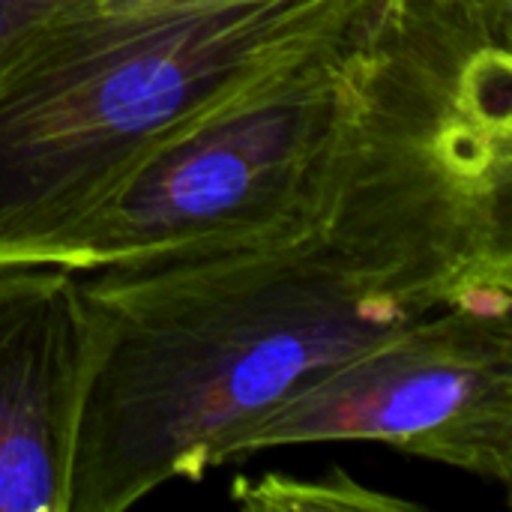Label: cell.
<instances>
[{"instance_id":"obj_1","label":"cell","mask_w":512,"mask_h":512,"mask_svg":"<svg viewBox=\"0 0 512 512\" xmlns=\"http://www.w3.org/2000/svg\"><path fill=\"white\" fill-rule=\"evenodd\" d=\"M96 360L69 512H123L225 465L228 444L336 363L435 312L375 288L318 231L81 270Z\"/></svg>"},{"instance_id":"obj_2","label":"cell","mask_w":512,"mask_h":512,"mask_svg":"<svg viewBox=\"0 0 512 512\" xmlns=\"http://www.w3.org/2000/svg\"><path fill=\"white\" fill-rule=\"evenodd\" d=\"M318 234L423 309L512 288V3L363 0Z\"/></svg>"},{"instance_id":"obj_3","label":"cell","mask_w":512,"mask_h":512,"mask_svg":"<svg viewBox=\"0 0 512 512\" xmlns=\"http://www.w3.org/2000/svg\"><path fill=\"white\" fill-rule=\"evenodd\" d=\"M360 3L66 9L0 75V258H39L195 111Z\"/></svg>"},{"instance_id":"obj_4","label":"cell","mask_w":512,"mask_h":512,"mask_svg":"<svg viewBox=\"0 0 512 512\" xmlns=\"http://www.w3.org/2000/svg\"><path fill=\"white\" fill-rule=\"evenodd\" d=\"M360 6L195 111L39 261L96 270L318 231Z\"/></svg>"},{"instance_id":"obj_5","label":"cell","mask_w":512,"mask_h":512,"mask_svg":"<svg viewBox=\"0 0 512 512\" xmlns=\"http://www.w3.org/2000/svg\"><path fill=\"white\" fill-rule=\"evenodd\" d=\"M369 441L501 489L512 483V288L471 291L336 363L240 432L225 462Z\"/></svg>"},{"instance_id":"obj_6","label":"cell","mask_w":512,"mask_h":512,"mask_svg":"<svg viewBox=\"0 0 512 512\" xmlns=\"http://www.w3.org/2000/svg\"><path fill=\"white\" fill-rule=\"evenodd\" d=\"M93 360L81 270L0 258V512H69Z\"/></svg>"},{"instance_id":"obj_7","label":"cell","mask_w":512,"mask_h":512,"mask_svg":"<svg viewBox=\"0 0 512 512\" xmlns=\"http://www.w3.org/2000/svg\"><path fill=\"white\" fill-rule=\"evenodd\" d=\"M231 498L246 510H417V504L372 492L342 471H333L321 480H294L282 474H267L261 480H237Z\"/></svg>"},{"instance_id":"obj_8","label":"cell","mask_w":512,"mask_h":512,"mask_svg":"<svg viewBox=\"0 0 512 512\" xmlns=\"http://www.w3.org/2000/svg\"><path fill=\"white\" fill-rule=\"evenodd\" d=\"M81 0H0V75L18 51Z\"/></svg>"},{"instance_id":"obj_9","label":"cell","mask_w":512,"mask_h":512,"mask_svg":"<svg viewBox=\"0 0 512 512\" xmlns=\"http://www.w3.org/2000/svg\"><path fill=\"white\" fill-rule=\"evenodd\" d=\"M105 9H159V6H186V3H213V0H81Z\"/></svg>"},{"instance_id":"obj_10","label":"cell","mask_w":512,"mask_h":512,"mask_svg":"<svg viewBox=\"0 0 512 512\" xmlns=\"http://www.w3.org/2000/svg\"><path fill=\"white\" fill-rule=\"evenodd\" d=\"M501 3H512V0H501Z\"/></svg>"}]
</instances>
